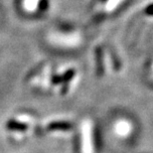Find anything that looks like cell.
<instances>
[{
    "label": "cell",
    "mask_w": 153,
    "mask_h": 153,
    "mask_svg": "<svg viewBox=\"0 0 153 153\" xmlns=\"http://www.w3.org/2000/svg\"><path fill=\"white\" fill-rule=\"evenodd\" d=\"M71 125L66 122H55L49 125V129H69Z\"/></svg>",
    "instance_id": "7a4b0ae2"
},
{
    "label": "cell",
    "mask_w": 153,
    "mask_h": 153,
    "mask_svg": "<svg viewBox=\"0 0 153 153\" xmlns=\"http://www.w3.org/2000/svg\"><path fill=\"white\" fill-rule=\"evenodd\" d=\"M6 126H7L8 129H11V130H19V131H23V130H26L27 128V125L24 124V123H20V122H17V121H14V120H10L6 123Z\"/></svg>",
    "instance_id": "6da1fadb"
}]
</instances>
